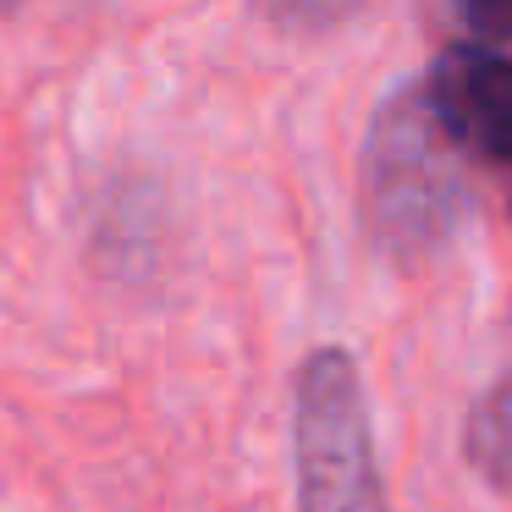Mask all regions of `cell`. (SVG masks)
I'll return each instance as SVG.
<instances>
[{"label": "cell", "instance_id": "obj_7", "mask_svg": "<svg viewBox=\"0 0 512 512\" xmlns=\"http://www.w3.org/2000/svg\"><path fill=\"white\" fill-rule=\"evenodd\" d=\"M6 6H12V0H0V12H6Z\"/></svg>", "mask_w": 512, "mask_h": 512}, {"label": "cell", "instance_id": "obj_2", "mask_svg": "<svg viewBox=\"0 0 512 512\" xmlns=\"http://www.w3.org/2000/svg\"><path fill=\"white\" fill-rule=\"evenodd\" d=\"M292 452H298V512H386L364 386L342 347H320L303 364Z\"/></svg>", "mask_w": 512, "mask_h": 512}, {"label": "cell", "instance_id": "obj_5", "mask_svg": "<svg viewBox=\"0 0 512 512\" xmlns=\"http://www.w3.org/2000/svg\"><path fill=\"white\" fill-rule=\"evenodd\" d=\"M281 28H342L369 0H259Z\"/></svg>", "mask_w": 512, "mask_h": 512}, {"label": "cell", "instance_id": "obj_6", "mask_svg": "<svg viewBox=\"0 0 512 512\" xmlns=\"http://www.w3.org/2000/svg\"><path fill=\"white\" fill-rule=\"evenodd\" d=\"M457 12H463V23L474 28L485 45L512 39V0H457Z\"/></svg>", "mask_w": 512, "mask_h": 512}, {"label": "cell", "instance_id": "obj_4", "mask_svg": "<svg viewBox=\"0 0 512 512\" xmlns=\"http://www.w3.org/2000/svg\"><path fill=\"white\" fill-rule=\"evenodd\" d=\"M468 446H474V463L501 490H512V380L479 402L474 424H468Z\"/></svg>", "mask_w": 512, "mask_h": 512}, {"label": "cell", "instance_id": "obj_3", "mask_svg": "<svg viewBox=\"0 0 512 512\" xmlns=\"http://www.w3.org/2000/svg\"><path fill=\"white\" fill-rule=\"evenodd\" d=\"M424 105L457 144L490 166H512V61L485 45H457L430 67Z\"/></svg>", "mask_w": 512, "mask_h": 512}, {"label": "cell", "instance_id": "obj_1", "mask_svg": "<svg viewBox=\"0 0 512 512\" xmlns=\"http://www.w3.org/2000/svg\"><path fill=\"white\" fill-rule=\"evenodd\" d=\"M364 204L369 226L391 254H430L457 232L468 210V182L457 144L424 105V89H408L375 116L364 149Z\"/></svg>", "mask_w": 512, "mask_h": 512}]
</instances>
